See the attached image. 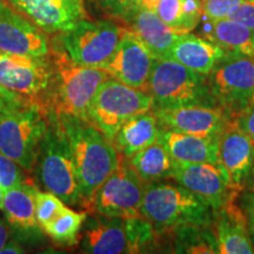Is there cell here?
<instances>
[{
  "instance_id": "1",
  "label": "cell",
  "mask_w": 254,
  "mask_h": 254,
  "mask_svg": "<svg viewBox=\"0 0 254 254\" xmlns=\"http://www.w3.org/2000/svg\"><path fill=\"white\" fill-rule=\"evenodd\" d=\"M56 116L68 141L87 212L92 196L119 166L122 157L113 142L86 119L72 114Z\"/></svg>"
},
{
  "instance_id": "2",
  "label": "cell",
  "mask_w": 254,
  "mask_h": 254,
  "mask_svg": "<svg viewBox=\"0 0 254 254\" xmlns=\"http://www.w3.org/2000/svg\"><path fill=\"white\" fill-rule=\"evenodd\" d=\"M140 215L158 233L171 232L184 225H212L214 212L202 199L182 185L147 183Z\"/></svg>"
},
{
  "instance_id": "3",
  "label": "cell",
  "mask_w": 254,
  "mask_h": 254,
  "mask_svg": "<svg viewBox=\"0 0 254 254\" xmlns=\"http://www.w3.org/2000/svg\"><path fill=\"white\" fill-rule=\"evenodd\" d=\"M47 57L53 72L52 112L86 119L92 99L111 74L104 68L78 65L63 47L55 49L52 44Z\"/></svg>"
},
{
  "instance_id": "4",
  "label": "cell",
  "mask_w": 254,
  "mask_h": 254,
  "mask_svg": "<svg viewBox=\"0 0 254 254\" xmlns=\"http://www.w3.org/2000/svg\"><path fill=\"white\" fill-rule=\"evenodd\" d=\"M34 171L43 186L66 205L84 208L74 160L55 112L49 113V124L40 141Z\"/></svg>"
},
{
  "instance_id": "5",
  "label": "cell",
  "mask_w": 254,
  "mask_h": 254,
  "mask_svg": "<svg viewBox=\"0 0 254 254\" xmlns=\"http://www.w3.org/2000/svg\"><path fill=\"white\" fill-rule=\"evenodd\" d=\"M146 92L153 101L152 109H174L190 105L217 106L205 75L173 59L154 60Z\"/></svg>"
},
{
  "instance_id": "6",
  "label": "cell",
  "mask_w": 254,
  "mask_h": 254,
  "mask_svg": "<svg viewBox=\"0 0 254 254\" xmlns=\"http://www.w3.org/2000/svg\"><path fill=\"white\" fill-rule=\"evenodd\" d=\"M49 113L37 105L26 103L9 111L0 120V153L27 173L34 172Z\"/></svg>"
},
{
  "instance_id": "7",
  "label": "cell",
  "mask_w": 254,
  "mask_h": 254,
  "mask_svg": "<svg viewBox=\"0 0 254 254\" xmlns=\"http://www.w3.org/2000/svg\"><path fill=\"white\" fill-rule=\"evenodd\" d=\"M151 95L111 77L98 88L87 110L86 120L111 141L127 120L152 109Z\"/></svg>"
},
{
  "instance_id": "8",
  "label": "cell",
  "mask_w": 254,
  "mask_h": 254,
  "mask_svg": "<svg viewBox=\"0 0 254 254\" xmlns=\"http://www.w3.org/2000/svg\"><path fill=\"white\" fill-rule=\"evenodd\" d=\"M47 56L0 52V87L49 113L52 112L53 72Z\"/></svg>"
},
{
  "instance_id": "9",
  "label": "cell",
  "mask_w": 254,
  "mask_h": 254,
  "mask_svg": "<svg viewBox=\"0 0 254 254\" xmlns=\"http://www.w3.org/2000/svg\"><path fill=\"white\" fill-rule=\"evenodd\" d=\"M127 27L111 20L78 21L58 39L72 62L87 67H103L114 55Z\"/></svg>"
},
{
  "instance_id": "10",
  "label": "cell",
  "mask_w": 254,
  "mask_h": 254,
  "mask_svg": "<svg viewBox=\"0 0 254 254\" xmlns=\"http://www.w3.org/2000/svg\"><path fill=\"white\" fill-rule=\"evenodd\" d=\"M205 77L217 106L232 118L254 99V58L226 53Z\"/></svg>"
},
{
  "instance_id": "11",
  "label": "cell",
  "mask_w": 254,
  "mask_h": 254,
  "mask_svg": "<svg viewBox=\"0 0 254 254\" xmlns=\"http://www.w3.org/2000/svg\"><path fill=\"white\" fill-rule=\"evenodd\" d=\"M147 183L139 177L128 159L123 158L119 166L97 190L88 204L87 213L126 219L140 215Z\"/></svg>"
},
{
  "instance_id": "12",
  "label": "cell",
  "mask_w": 254,
  "mask_h": 254,
  "mask_svg": "<svg viewBox=\"0 0 254 254\" xmlns=\"http://www.w3.org/2000/svg\"><path fill=\"white\" fill-rule=\"evenodd\" d=\"M50 51L45 32L6 0H0V52L46 57Z\"/></svg>"
},
{
  "instance_id": "13",
  "label": "cell",
  "mask_w": 254,
  "mask_h": 254,
  "mask_svg": "<svg viewBox=\"0 0 254 254\" xmlns=\"http://www.w3.org/2000/svg\"><path fill=\"white\" fill-rule=\"evenodd\" d=\"M172 179L204 200L213 212L240 194L232 189L219 165L176 163Z\"/></svg>"
},
{
  "instance_id": "14",
  "label": "cell",
  "mask_w": 254,
  "mask_h": 254,
  "mask_svg": "<svg viewBox=\"0 0 254 254\" xmlns=\"http://www.w3.org/2000/svg\"><path fill=\"white\" fill-rule=\"evenodd\" d=\"M152 111L160 128L207 138H219L232 119L220 107L205 105L152 109Z\"/></svg>"
},
{
  "instance_id": "15",
  "label": "cell",
  "mask_w": 254,
  "mask_h": 254,
  "mask_svg": "<svg viewBox=\"0 0 254 254\" xmlns=\"http://www.w3.org/2000/svg\"><path fill=\"white\" fill-rule=\"evenodd\" d=\"M154 60L141 40L127 28L114 55L101 68L127 86L146 92Z\"/></svg>"
},
{
  "instance_id": "16",
  "label": "cell",
  "mask_w": 254,
  "mask_h": 254,
  "mask_svg": "<svg viewBox=\"0 0 254 254\" xmlns=\"http://www.w3.org/2000/svg\"><path fill=\"white\" fill-rule=\"evenodd\" d=\"M253 161L254 140L241 131L232 118L219 136L218 165L236 192L241 193L245 190Z\"/></svg>"
},
{
  "instance_id": "17",
  "label": "cell",
  "mask_w": 254,
  "mask_h": 254,
  "mask_svg": "<svg viewBox=\"0 0 254 254\" xmlns=\"http://www.w3.org/2000/svg\"><path fill=\"white\" fill-rule=\"evenodd\" d=\"M45 33L60 34L86 18L84 5L73 0H6Z\"/></svg>"
},
{
  "instance_id": "18",
  "label": "cell",
  "mask_w": 254,
  "mask_h": 254,
  "mask_svg": "<svg viewBox=\"0 0 254 254\" xmlns=\"http://www.w3.org/2000/svg\"><path fill=\"white\" fill-rule=\"evenodd\" d=\"M81 251L87 254L128 253L125 220L88 213L81 228Z\"/></svg>"
},
{
  "instance_id": "19",
  "label": "cell",
  "mask_w": 254,
  "mask_h": 254,
  "mask_svg": "<svg viewBox=\"0 0 254 254\" xmlns=\"http://www.w3.org/2000/svg\"><path fill=\"white\" fill-rule=\"evenodd\" d=\"M238 199V198H237ZM237 199L230 200L214 212L213 228L219 254H253L247 220Z\"/></svg>"
},
{
  "instance_id": "20",
  "label": "cell",
  "mask_w": 254,
  "mask_h": 254,
  "mask_svg": "<svg viewBox=\"0 0 254 254\" xmlns=\"http://www.w3.org/2000/svg\"><path fill=\"white\" fill-rule=\"evenodd\" d=\"M36 190L31 180H24L5 190L0 207L11 231L26 239H38L43 234L36 218Z\"/></svg>"
},
{
  "instance_id": "21",
  "label": "cell",
  "mask_w": 254,
  "mask_h": 254,
  "mask_svg": "<svg viewBox=\"0 0 254 254\" xmlns=\"http://www.w3.org/2000/svg\"><path fill=\"white\" fill-rule=\"evenodd\" d=\"M158 141L176 163L218 165L219 138H207L161 128Z\"/></svg>"
},
{
  "instance_id": "22",
  "label": "cell",
  "mask_w": 254,
  "mask_h": 254,
  "mask_svg": "<svg viewBox=\"0 0 254 254\" xmlns=\"http://www.w3.org/2000/svg\"><path fill=\"white\" fill-rule=\"evenodd\" d=\"M126 24L155 59H170L173 45L182 36L167 26L153 9L139 8Z\"/></svg>"
},
{
  "instance_id": "23",
  "label": "cell",
  "mask_w": 254,
  "mask_h": 254,
  "mask_svg": "<svg viewBox=\"0 0 254 254\" xmlns=\"http://www.w3.org/2000/svg\"><path fill=\"white\" fill-rule=\"evenodd\" d=\"M200 36L214 43L226 53L254 58V31L233 19L211 20L201 17Z\"/></svg>"
},
{
  "instance_id": "24",
  "label": "cell",
  "mask_w": 254,
  "mask_h": 254,
  "mask_svg": "<svg viewBox=\"0 0 254 254\" xmlns=\"http://www.w3.org/2000/svg\"><path fill=\"white\" fill-rule=\"evenodd\" d=\"M226 52L214 43L201 36L192 33L182 34L171 51L170 59H173L187 68L199 74L207 75Z\"/></svg>"
},
{
  "instance_id": "25",
  "label": "cell",
  "mask_w": 254,
  "mask_h": 254,
  "mask_svg": "<svg viewBox=\"0 0 254 254\" xmlns=\"http://www.w3.org/2000/svg\"><path fill=\"white\" fill-rule=\"evenodd\" d=\"M160 131L158 120L151 109L127 120L117 132L112 142L120 157L131 159L134 154L157 142Z\"/></svg>"
},
{
  "instance_id": "26",
  "label": "cell",
  "mask_w": 254,
  "mask_h": 254,
  "mask_svg": "<svg viewBox=\"0 0 254 254\" xmlns=\"http://www.w3.org/2000/svg\"><path fill=\"white\" fill-rule=\"evenodd\" d=\"M153 11L178 33H190L202 17V0H158Z\"/></svg>"
},
{
  "instance_id": "27",
  "label": "cell",
  "mask_w": 254,
  "mask_h": 254,
  "mask_svg": "<svg viewBox=\"0 0 254 254\" xmlns=\"http://www.w3.org/2000/svg\"><path fill=\"white\" fill-rule=\"evenodd\" d=\"M128 161L145 183L172 179L176 167V161L159 141L134 154Z\"/></svg>"
},
{
  "instance_id": "28",
  "label": "cell",
  "mask_w": 254,
  "mask_h": 254,
  "mask_svg": "<svg viewBox=\"0 0 254 254\" xmlns=\"http://www.w3.org/2000/svg\"><path fill=\"white\" fill-rule=\"evenodd\" d=\"M171 232L173 240V253H218V243L213 224L184 225Z\"/></svg>"
},
{
  "instance_id": "29",
  "label": "cell",
  "mask_w": 254,
  "mask_h": 254,
  "mask_svg": "<svg viewBox=\"0 0 254 254\" xmlns=\"http://www.w3.org/2000/svg\"><path fill=\"white\" fill-rule=\"evenodd\" d=\"M87 215L86 211L77 212L67 207L56 220L44 228V233L60 247L77 246Z\"/></svg>"
},
{
  "instance_id": "30",
  "label": "cell",
  "mask_w": 254,
  "mask_h": 254,
  "mask_svg": "<svg viewBox=\"0 0 254 254\" xmlns=\"http://www.w3.org/2000/svg\"><path fill=\"white\" fill-rule=\"evenodd\" d=\"M66 208L67 206L58 195L50 190H36V218L43 232L44 228L56 220Z\"/></svg>"
},
{
  "instance_id": "31",
  "label": "cell",
  "mask_w": 254,
  "mask_h": 254,
  "mask_svg": "<svg viewBox=\"0 0 254 254\" xmlns=\"http://www.w3.org/2000/svg\"><path fill=\"white\" fill-rule=\"evenodd\" d=\"M244 0H202V18L219 20L230 18Z\"/></svg>"
},
{
  "instance_id": "32",
  "label": "cell",
  "mask_w": 254,
  "mask_h": 254,
  "mask_svg": "<svg viewBox=\"0 0 254 254\" xmlns=\"http://www.w3.org/2000/svg\"><path fill=\"white\" fill-rule=\"evenodd\" d=\"M25 171L13 160L0 153V187L5 190L26 180Z\"/></svg>"
},
{
  "instance_id": "33",
  "label": "cell",
  "mask_w": 254,
  "mask_h": 254,
  "mask_svg": "<svg viewBox=\"0 0 254 254\" xmlns=\"http://www.w3.org/2000/svg\"><path fill=\"white\" fill-rule=\"evenodd\" d=\"M101 6L114 18L127 21L136 12V0H100Z\"/></svg>"
},
{
  "instance_id": "34",
  "label": "cell",
  "mask_w": 254,
  "mask_h": 254,
  "mask_svg": "<svg viewBox=\"0 0 254 254\" xmlns=\"http://www.w3.org/2000/svg\"><path fill=\"white\" fill-rule=\"evenodd\" d=\"M230 19L239 21L254 31V0H244L231 14Z\"/></svg>"
},
{
  "instance_id": "35",
  "label": "cell",
  "mask_w": 254,
  "mask_h": 254,
  "mask_svg": "<svg viewBox=\"0 0 254 254\" xmlns=\"http://www.w3.org/2000/svg\"><path fill=\"white\" fill-rule=\"evenodd\" d=\"M238 127L254 140V99L245 110L233 118Z\"/></svg>"
},
{
  "instance_id": "36",
  "label": "cell",
  "mask_w": 254,
  "mask_h": 254,
  "mask_svg": "<svg viewBox=\"0 0 254 254\" xmlns=\"http://www.w3.org/2000/svg\"><path fill=\"white\" fill-rule=\"evenodd\" d=\"M239 196V205L245 213L249 231L251 236H254V192L243 190Z\"/></svg>"
},
{
  "instance_id": "37",
  "label": "cell",
  "mask_w": 254,
  "mask_h": 254,
  "mask_svg": "<svg viewBox=\"0 0 254 254\" xmlns=\"http://www.w3.org/2000/svg\"><path fill=\"white\" fill-rule=\"evenodd\" d=\"M27 101L21 99L17 94L12 93L5 88L0 87V120L7 114L9 111H12L15 107L20 106V105L26 104ZM30 104V103H27Z\"/></svg>"
},
{
  "instance_id": "38",
  "label": "cell",
  "mask_w": 254,
  "mask_h": 254,
  "mask_svg": "<svg viewBox=\"0 0 254 254\" xmlns=\"http://www.w3.org/2000/svg\"><path fill=\"white\" fill-rule=\"evenodd\" d=\"M21 254L25 253L24 247L18 243L17 240L9 239L7 243L5 244V246L2 247L0 251V254Z\"/></svg>"
},
{
  "instance_id": "39",
  "label": "cell",
  "mask_w": 254,
  "mask_h": 254,
  "mask_svg": "<svg viewBox=\"0 0 254 254\" xmlns=\"http://www.w3.org/2000/svg\"><path fill=\"white\" fill-rule=\"evenodd\" d=\"M9 239H11V228L5 219L0 217V251Z\"/></svg>"
},
{
  "instance_id": "40",
  "label": "cell",
  "mask_w": 254,
  "mask_h": 254,
  "mask_svg": "<svg viewBox=\"0 0 254 254\" xmlns=\"http://www.w3.org/2000/svg\"><path fill=\"white\" fill-rule=\"evenodd\" d=\"M157 2L158 0H136V11H138L139 8L154 9Z\"/></svg>"
},
{
  "instance_id": "41",
  "label": "cell",
  "mask_w": 254,
  "mask_h": 254,
  "mask_svg": "<svg viewBox=\"0 0 254 254\" xmlns=\"http://www.w3.org/2000/svg\"><path fill=\"white\" fill-rule=\"evenodd\" d=\"M252 190V192H254V161H253L252 168H251L249 178H247V180H246L245 190Z\"/></svg>"
},
{
  "instance_id": "42",
  "label": "cell",
  "mask_w": 254,
  "mask_h": 254,
  "mask_svg": "<svg viewBox=\"0 0 254 254\" xmlns=\"http://www.w3.org/2000/svg\"><path fill=\"white\" fill-rule=\"evenodd\" d=\"M4 194H5V190L2 189V187H0V207H1L2 199H4Z\"/></svg>"
},
{
  "instance_id": "43",
  "label": "cell",
  "mask_w": 254,
  "mask_h": 254,
  "mask_svg": "<svg viewBox=\"0 0 254 254\" xmlns=\"http://www.w3.org/2000/svg\"><path fill=\"white\" fill-rule=\"evenodd\" d=\"M73 1H75V2H78V4H81V5H84V2H85V0H73Z\"/></svg>"
},
{
  "instance_id": "44",
  "label": "cell",
  "mask_w": 254,
  "mask_h": 254,
  "mask_svg": "<svg viewBox=\"0 0 254 254\" xmlns=\"http://www.w3.org/2000/svg\"><path fill=\"white\" fill-rule=\"evenodd\" d=\"M252 241H253V245H254V236H252Z\"/></svg>"
}]
</instances>
